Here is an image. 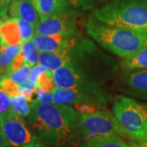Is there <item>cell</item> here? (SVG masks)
Returning <instances> with one entry per match:
<instances>
[{
	"instance_id": "11",
	"label": "cell",
	"mask_w": 147,
	"mask_h": 147,
	"mask_svg": "<svg viewBox=\"0 0 147 147\" xmlns=\"http://www.w3.org/2000/svg\"><path fill=\"white\" fill-rule=\"evenodd\" d=\"M79 37L35 34L31 41L39 52H57L72 46Z\"/></svg>"
},
{
	"instance_id": "14",
	"label": "cell",
	"mask_w": 147,
	"mask_h": 147,
	"mask_svg": "<svg viewBox=\"0 0 147 147\" xmlns=\"http://www.w3.org/2000/svg\"><path fill=\"white\" fill-rule=\"evenodd\" d=\"M1 42L7 45H21L22 42L20 27L16 18H7L0 26Z\"/></svg>"
},
{
	"instance_id": "5",
	"label": "cell",
	"mask_w": 147,
	"mask_h": 147,
	"mask_svg": "<svg viewBox=\"0 0 147 147\" xmlns=\"http://www.w3.org/2000/svg\"><path fill=\"white\" fill-rule=\"evenodd\" d=\"M113 112L123 137L140 142L147 131V104L118 95L114 100Z\"/></svg>"
},
{
	"instance_id": "21",
	"label": "cell",
	"mask_w": 147,
	"mask_h": 147,
	"mask_svg": "<svg viewBox=\"0 0 147 147\" xmlns=\"http://www.w3.org/2000/svg\"><path fill=\"white\" fill-rule=\"evenodd\" d=\"M70 5L77 10L89 11L98 7L105 0H69Z\"/></svg>"
},
{
	"instance_id": "24",
	"label": "cell",
	"mask_w": 147,
	"mask_h": 147,
	"mask_svg": "<svg viewBox=\"0 0 147 147\" xmlns=\"http://www.w3.org/2000/svg\"><path fill=\"white\" fill-rule=\"evenodd\" d=\"M18 89H19V93L25 96L28 99L29 102L30 103L32 100H34L33 97L35 93L36 84L32 83L31 81L28 79L26 81L18 84Z\"/></svg>"
},
{
	"instance_id": "33",
	"label": "cell",
	"mask_w": 147,
	"mask_h": 147,
	"mask_svg": "<svg viewBox=\"0 0 147 147\" xmlns=\"http://www.w3.org/2000/svg\"><path fill=\"white\" fill-rule=\"evenodd\" d=\"M3 20L0 17V26H1V25H2V23H3ZM0 42H1V38H0Z\"/></svg>"
},
{
	"instance_id": "27",
	"label": "cell",
	"mask_w": 147,
	"mask_h": 147,
	"mask_svg": "<svg viewBox=\"0 0 147 147\" xmlns=\"http://www.w3.org/2000/svg\"><path fill=\"white\" fill-rule=\"evenodd\" d=\"M35 100L41 103V104H50V103H53L54 102L53 100V95L52 92H47L45 90H42L39 88H37L35 90Z\"/></svg>"
},
{
	"instance_id": "15",
	"label": "cell",
	"mask_w": 147,
	"mask_h": 147,
	"mask_svg": "<svg viewBox=\"0 0 147 147\" xmlns=\"http://www.w3.org/2000/svg\"><path fill=\"white\" fill-rule=\"evenodd\" d=\"M120 65L123 70L147 69V45L123 58Z\"/></svg>"
},
{
	"instance_id": "16",
	"label": "cell",
	"mask_w": 147,
	"mask_h": 147,
	"mask_svg": "<svg viewBox=\"0 0 147 147\" xmlns=\"http://www.w3.org/2000/svg\"><path fill=\"white\" fill-rule=\"evenodd\" d=\"M21 51V45H7L0 42V76H4L11 63Z\"/></svg>"
},
{
	"instance_id": "3",
	"label": "cell",
	"mask_w": 147,
	"mask_h": 147,
	"mask_svg": "<svg viewBox=\"0 0 147 147\" xmlns=\"http://www.w3.org/2000/svg\"><path fill=\"white\" fill-rule=\"evenodd\" d=\"M85 28L88 35L103 48L122 58L147 45V33L105 24L92 15Z\"/></svg>"
},
{
	"instance_id": "12",
	"label": "cell",
	"mask_w": 147,
	"mask_h": 147,
	"mask_svg": "<svg viewBox=\"0 0 147 147\" xmlns=\"http://www.w3.org/2000/svg\"><path fill=\"white\" fill-rule=\"evenodd\" d=\"M11 18H18L28 21L36 26L40 19L32 0H12L8 8Z\"/></svg>"
},
{
	"instance_id": "8",
	"label": "cell",
	"mask_w": 147,
	"mask_h": 147,
	"mask_svg": "<svg viewBox=\"0 0 147 147\" xmlns=\"http://www.w3.org/2000/svg\"><path fill=\"white\" fill-rule=\"evenodd\" d=\"M77 16V11L68 8L57 16L39 21L35 26V34L80 36L76 22Z\"/></svg>"
},
{
	"instance_id": "6",
	"label": "cell",
	"mask_w": 147,
	"mask_h": 147,
	"mask_svg": "<svg viewBox=\"0 0 147 147\" xmlns=\"http://www.w3.org/2000/svg\"><path fill=\"white\" fill-rule=\"evenodd\" d=\"M79 126L84 146L88 142L102 138L123 136L114 113L107 110L79 114Z\"/></svg>"
},
{
	"instance_id": "31",
	"label": "cell",
	"mask_w": 147,
	"mask_h": 147,
	"mask_svg": "<svg viewBox=\"0 0 147 147\" xmlns=\"http://www.w3.org/2000/svg\"><path fill=\"white\" fill-rule=\"evenodd\" d=\"M0 147H11L7 142L6 141L5 137L3 136L2 130L0 128Z\"/></svg>"
},
{
	"instance_id": "19",
	"label": "cell",
	"mask_w": 147,
	"mask_h": 147,
	"mask_svg": "<svg viewBox=\"0 0 147 147\" xmlns=\"http://www.w3.org/2000/svg\"><path fill=\"white\" fill-rule=\"evenodd\" d=\"M21 51L24 55L26 63L28 64L30 67H33L37 65L39 51L34 45L31 40H27L21 42Z\"/></svg>"
},
{
	"instance_id": "13",
	"label": "cell",
	"mask_w": 147,
	"mask_h": 147,
	"mask_svg": "<svg viewBox=\"0 0 147 147\" xmlns=\"http://www.w3.org/2000/svg\"><path fill=\"white\" fill-rule=\"evenodd\" d=\"M40 21L56 16L69 8V0H32Z\"/></svg>"
},
{
	"instance_id": "32",
	"label": "cell",
	"mask_w": 147,
	"mask_h": 147,
	"mask_svg": "<svg viewBox=\"0 0 147 147\" xmlns=\"http://www.w3.org/2000/svg\"><path fill=\"white\" fill-rule=\"evenodd\" d=\"M139 147H147V131L142 139L139 142Z\"/></svg>"
},
{
	"instance_id": "10",
	"label": "cell",
	"mask_w": 147,
	"mask_h": 147,
	"mask_svg": "<svg viewBox=\"0 0 147 147\" xmlns=\"http://www.w3.org/2000/svg\"><path fill=\"white\" fill-rule=\"evenodd\" d=\"M53 100L55 103L65 104V105H79L88 104L96 106L99 110L104 109L110 99L106 97L90 94L77 90L61 88L56 87L53 91Z\"/></svg>"
},
{
	"instance_id": "17",
	"label": "cell",
	"mask_w": 147,
	"mask_h": 147,
	"mask_svg": "<svg viewBox=\"0 0 147 147\" xmlns=\"http://www.w3.org/2000/svg\"><path fill=\"white\" fill-rule=\"evenodd\" d=\"M11 108L16 115L21 117L25 120L31 111L30 103L25 96L21 94L11 98Z\"/></svg>"
},
{
	"instance_id": "23",
	"label": "cell",
	"mask_w": 147,
	"mask_h": 147,
	"mask_svg": "<svg viewBox=\"0 0 147 147\" xmlns=\"http://www.w3.org/2000/svg\"><path fill=\"white\" fill-rule=\"evenodd\" d=\"M16 19L20 27L22 42L27 41V40H31L32 38L35 35V26L32 25L31 23L25 20L18 19V18H16Z\"/></svg>"
},
{
	"instance_id": "26",
	"label": "cell",
	"mask_w": 147,
	"mask_h": 147,
	"mask_svg": "<svg viewBox=\"0 0 147 147\" xmlns=\"http://www.w3.org/2000/svg\"><path fill=\"white\" fill-rule=\"evenodd\" d=\"M30 69H31V67L28 64H25L20 69H18V70H16L15 72L11 74L10 75H9V77L16 84H21V83L29 79Z\"/></svg>"
},
{
	"instance_id": "1",
	"label": "cell",
	"mask_w": 147,
	"mask_h": 147,
	"mask_svg": "<svg viewBox=\"0 0 147 147\" xmlns=\"http://www.w3.org/2000/svg\"><path fill=\"white\" fill-rule=\"evenodd\" d=\"M66 53L67 65L52 72L56 86L111 100L108 86L119 69L115 60L89 38L81 36L66 48Z\"/></svg>"
},
{
	"instance_id": "22",
	"label": "cell",
	"mask_w": 147,
	"mask_h": 147,
	"mask_svg": "<svg viewBox=\"0 0 147 147\" xmlns=\"http://www.w3.org/2000/svg\"><path fill=\"white\" fill-rule=\"evenodd\" d=\"M0 86L11 98L20 94L18 84H16L9 76H0Z\"/></svg>"
},
{
	"instance_id": "7",
	"label": "cell",
	"mask_w": 147,
	"mask_h": 147,
	"mask_svg": "<svg viewBox=\"0 0 147 147\" xmlns=\"http://www.w3.org/2000/svg\"><path fill=\"white\" fill-rule=\"evenodd\" d=\"M0 128L11 147H46L26 120L15 113L0 117Z\"/></svg>"
},
{
	"instance_id": "28",
	"label": "cell",
	"mask_w": 147,
	"mask_h": 147,
	"mask_svg": "<svg viewBox=\"0 0 147 147\" xmlns=\"http://www.w3.org/2000/svg\"><path fill=\"white\" fill-rule=\"evenodd\" d=\"M26 63V60H25V57H24V55H23V53H21V51H20V53L16 55V57L14 58V60L11 63L10 66L7 69V71L5 75L6 76H9L11 73L20 69Z\"/></svg>"
},
{
	"instance_id": "9",
	"label": "cell",
	"mask_w": 147,
	"mask_h": 147,
	"mask_svg": "<svg viewBox=\"0 0 147 147\" xmlns=\"http://www.w3.org/2000/svg\"><path fill=\"white\" fill-rule=\"evenodd\" d=\"M117 89L139 99H147V69H123L117 81Z\"/></svg>"
},
{
	"instance_id": "20",
	"label": "cell",
	"mask_w": 147,
	"mask_h": 147,
	"mask_svg": "<svg viewBox=\"0 0 147 147\" xmlns=\"http://www.w3.org/2000/svg\"><path fill=\"white\" fill-rule=\"evenodd\" d=\"M36 87L53 93V91L57 86L53 79L52 71L47 69V71L41 74V75L39 76L37 81Z\"/></svg>"
},
{
	"instance_id": "18",
	"label": "cell",
	"mask_w": 147,
	"mask_h": 147,
	"mask_svg": "<svg viewBox=\"0 0 147 147\" xmlns=\"http://www.w3.org/2000/svg\"><path fill=\"white\" fill-rule=\"evenodd\" d=\"M84 147H137L127 144L119 137H110L88 142Z\"/></svg>"
},
{
	"instance_id": "25",
	"label": "cell",
	"mask_w": 147,
	"mask_h": 147,
	"mask_svg": "<svg viewBox=\"0 0 147 147\" xmlns=\"http://www.w3.org/2000/svg\"><path fill=\"white\" fill-rule=\"evenodd\" d=\"M14 113L11 108V98L0 86V117Z\"/></svg>"
},
{
	"instance_id": "30",
	"label": "cell",
	"mask_w": 147,
	"mask_h": 147,
	"mask_svg": "<svg viewBox=\"0 0 147 147\" xmlns=\"http://www.w3.org/2000/svg\"><path fill=\"white\" fill-rule=\"evenodd\" d=\"M12 0H0V17L3 20L7 19L8 8Z\"/></svg>"
},
{
	"instance_id": "2",
	"label": "cell",
	"mask_w": 147,
	"mask_h": 147,
	"mask_svg": "<svg viewBox=\"0 0 147 147\" xmlns=\"http://www.w3.org/2000/svg\"><path fill=\"white\" fill-rule=\"evenodd\" d=\"M26 122L31 131L51 147H84L79 113L69 105L30 102Z\"/></svg>"
},
{
	"instance_id": "29",
	"label": "cell",
	"mask_w": 147,
	"mask_h": 147,
	"mask_svg": "<svg viewBox=\"0 0 147 147\" xmlns=\"http://www.w3.org/2000/svg\"><path fill=\"white\" fill-rule=\"evenodd\" d=\"M47 69L43 66L40 64H37L34 66H33L30 69V76H29V79L34 84H37V81L39 78V76L41 75V74L47 71Z\"/></svg>"
},
{
	"instance_id": "4",
	"label": "cell",
	"mask_w": 147,
	"mask_h": 147,
	"mask_svg": "<svg viewBox=\"0 0 147 147\" xmlns=\"http://www.w3.org/2000/svg\"><path fill=\"white\" fill-rule=\"evenodd\" d=\"M92 16L105 24L147 33V0H110Z\"/></svg>"
}]
</instances>
